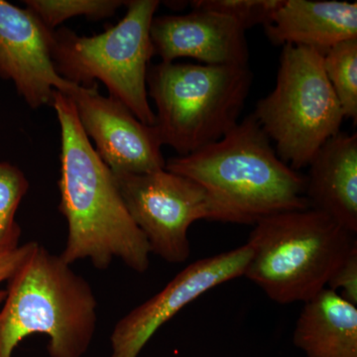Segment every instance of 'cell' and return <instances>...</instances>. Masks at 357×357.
I'll use <instances>...</instances> for the list:
<instances>
[{
  "mask_svg": "<svg viewBox=\"0 0 357 357\" xmlns=\"http://www.w3.org/2000/svg\"><path fill=\"white\" fill-rule=\"evenodd\" d=\"M0 310V357L33 333L48 337L50 357H83L98 323V302L89 282L60 255L37 244L9 279Z\"/></svg>",
  "mask_w": 357,
  "mask_h": 357,
  "instance_id": "cell-3",
  "label": "cell"
},
{
  "mask_svg": "<svg viewBox=\"0 0 357 357\" xmlns=\"http://www.w3.org/2000/svg\"><path fill=\"white\" fill-rule=\"evenodd\" d=\"M150 38L161 62L191 58L204 65L248 66L245 31L236 21L213 11L192 9L184 15L154 17Z\"/></svg>",
  "mask_w": 357,
  "mask_h": 357,
  "instance_id": "cell-12",
  "label": "cell"
},
{
  "mask_svg": "<svg viewBox=\"0 0 357 357\" xmlns=\"http://www.w3.org/2000/svg\"><path fill=\"white\" fill-rule=\"evenodd\" d=\"M157 0L126 1L128 11L116 25L95 36L70 29L51 33V56L61 77L81 86L96 79L142 123L154 126L156 115L148 102L147 73L153 57L150 28Z\"/></svg>",
  "mask_w": 357,
  "mask_h": 357,
  "instance_id": "cell-6",
  "label": "cell"
},
{
  "mask_svg": "<svg viewBox=\"0 0 357 357\" xmlns=\"http://www.w3.org/2000/svg\"><path fill=\"white\" fill-rule=\"evenodd\" d=\"M284 0H195L192 9H204L227 16L246 31L256 25L266 26L273 20Z\"/></svg>",
  "mask_w": 357,
  "mask_h": 357,
  "instance_id": "cell-19",
  "label": "cell"
},
{
  "mask_svg": "<svg viewBox=\"0 0 357 357\" xmlns=\"http://www.w3.org/2000/svg\"><path fill=\"white\" fill-rule=\"evenodd\" d=\"M264 28L275 46L307 47L324 55L335 45L357 38V3L284 0Z\"/></svg>",
  "mask_w": 357,
  "mask_h": 357,
  "instance_id": "cell-14",
  "label": "cell"
},
{
  "mask_svg": "<svg viewBox=\"0 0 357 357\" xmlns=\"http://www.w3.org/2000/svg\"><path fill=\"white\" fill-rule=\"evenodd\" d=\"M244 277L278 304L307 302L326 288L356 236L314 208L284 211L253 225Z\"/></svg>",
  "mask_w": 357,
  "mask_h": 357,
  "instance_id": "cell-4",
  "label": "cell"
},
{
  "mask_svg": "<svg viewBox=\"0 0 357 357\" xmlns=\"http://www.w3.org/2000/svg\"><path fill=\"white\" fill-rule=\"evenodd\" d=\"M306 198L352 234L357 232V134L338 132L309 164Z\"/></svg>",
  "mask_w": 357,
  "mask_h": 357,
  "instance_id": "cell-13",
  "label": "cell"
},
{
  "mask_svg": "<svg viewBox=\"0 0 357 357\" xmlns=\"http://www.w3.org/2000/svg\"><path fill=\"white\" fill-rule=\"evenodd\" d=\"M326 288L357 307V244L333 272Z\"/></svg>",
  "mask_w": 357,
  "mask_h": 357,
  "instance_id": "cell-20",
  "label": "cell"
},
{
  "mask_svg": "<svg viewBox=\"0 0 357 357\" xmlns=\"http://www.w3.org/2000/svg\"><path fill=\"white\" fill-rule=\"evenodd\" d=\"M324 69L345 119L357 121V38L340 42L324 54Z\"/></svg>",
  "mask_w": 357,
  "mask_h": 357,
  "instance_id": "cell-16",
  "label": "cell"
},
{
  "mask_svg": "<svg viewBox=\"0 0 357 357\" xmlns=\"http://www.w3.org/2000/svg\"><path fill=\"white\" fill-rule=\"evenodd\" d=\"M146 82L162 144L187 156L222 139L238 123L252 74L248 66L161 62L149 66Z\"/></svg>",
  "mask_w": 357,
  "mask_h": 357,
  "instance_id": "cell-5",
  "label": "cell"
},
{
  "mask_svg": "<svg viewBox=\"0 0 357 357\" xmlns=\"http://www.w3.org/2000/svg\"><path fill=\"white\" fill-rule=\"evenodd\" d=\"M293 340L307 357H357V307L324 289L304 303Z\"/></svg>",
  "mask_w": 357,
  "mask_h": 357,
  "instance_id": "cell-15",
  "label": "cell"
},
{
  "mask_svg": "<svg viewBox=\"0 0 357 357\" xmlns=\"http://www.w3.org/2000/svg\"><path fill=\"white\" fill-rule=\"evenodd\" d=\"M276 153L294 170L309 166L319 148L340 132L342 105L324 69V55L285 45L273 91L253 112Z\"/></svg>",
  "mask_w": 357,
  "mask_h": 357,
  "instance_id": "cell-7",
  "label": "cell"
},
{
  "mask_svg": "<svg viewBox=\"0 0 357 357\" xmlns=\"http://www.w3.org/2000/svg\"><path fill=\"white\" fill-rule=\"evenodd\" d=\"M52 107L61 126V202L68 238L61 258L70 265L89 259L107 269L119 258L133 271L149 268V245L129 215L114 173L96 153L69 96L56 91Z\"/></svg>",
  "mask_w": 357,
  "mask_h": 357,
  "instance_id": "cell-1",
  "label": "cell"
},
{
  "mask_svg": "<svg viewBox=\"0 0 357 357\" xmlns=\"http://www.w3.org/2000/svg\"><path fill=\"white\" fill-rule=\"evenodd\" d=\"M252 251L248 244L192 262L168 284L119 319L110 335V357H137L157 331L204 293L243 276Z\"/></svg>",
  "mask_w": 357,
  "mask_h": 357,
  "instance_id": "cell-9",
  "label": "cell"
},
{
  "mask_svg": "<svg viewBox=\"0 0 357 357\" xmlns=\"http://www.w3.org/2000/svg\"><path fill=\"white\" fill-rule=\"evenodd\" d=\"M52 31L31 11L0 0V77L10 79L34 109L52 105L56 91L70 96L79 86L56 70Z\"/></svg>",
  "mask_w": 357,
  "mask_h": 357,
  "instance_id": "cell-11",
  "label": "cell"
},
{
  "mask_svg": "<svg viewBox=\"0 0 357 357\" xmlns=\"http://www.w3.org/2000/svg\"><path fill=\"white\" fill-rule=\"evenodd\" d=\"M165 169L201 185L220 222L255 225L276 213L310 208L306 176L282 161L253 114L217 142L169 160Z\"/></svg>",
  "mask_w": 357,
  "mask_h": 357,
  "instance_id": "cell-2",
  "label": "cell"
},
{
  "mask_svg": "<svg viewBox=\"0 0 357 357\" xmlns=\"http://www.w3.org/2000/svg\"><path fill=\"white\" fill-rule=\"evenodd\" d=\"M37 244L38 243L31 241L15 249L0 250V285L2 282L8 281L11 278L16 270L29 257ZM6 297V290L0 289V304L4 302Z\"/></svg>",
  "mask_w": 357,
  "mask_h": 357,
  "instance_id": "cell-21",
  "label": "cell"
},
{
  "mask_svg": "<svg viewBox=\"0 0 357 357\" xmlns=\"http://www.w3.org/2000/svg\"><path fill=\"white\" fill-rule=\"evenodd\" d=\"M114 177L129 215L146 238L150 252L167 262L180 264L190 257L188 232L192 223L204 220L220 222L213 199L191 178L166 169Z\"/></svg>",
  "mask_w": 357,
  "mask_h": 357,
  "instance_id": "cell-8",
  "label": "cell"
},
{
  "mask_svg": "<svg viewBox=\"0 0 357 357\" xmlns=\"http://www.w3.org/2000/svg\"><path fill=\"white\" fill-rule=\"evenodd\" d=\"M28 10L34 13L47 28H55L77 16L91 20L110 17L126 3L121 0H25Z\"/></svg>",
  "mask_w": 357,
  "mask_h": 357,
  "instance_id": "cell-18",
  "label": "cell"
},
{
  "mask_svg": "<svg viewBox=\"0 0 357 357\" xmlns=\"http://www.w3.org/2000/svg\"><path fill=\"white\" fill-rule=\"evenodd\" d=\"M28 188L29 183L20 169L0 162V250L20 246L21 229L15 215Z\"/></svg>",
  "mask_w": 357,
  "mask_h": 357,
  "instance_id": "cell-17",
  "label": "cell"
},
{
  "mask_svg": "<svg viewBox=\"0 0 357 357\" xmlns=\"http://www.w3.org/2000/svg\"><path fill=\"white\" fill-rule=\"evenodd\" d=\"M69 96L84 133L114 175H142L165 169L163 146L155 126L142 123L121 102L100 95L98 86H81Z\"/></svg>",
  "mask_w": 357,
  "mask_h": 357,
  "instance_id": "cell-10",
  "label": "cell"
}]
</instances>
